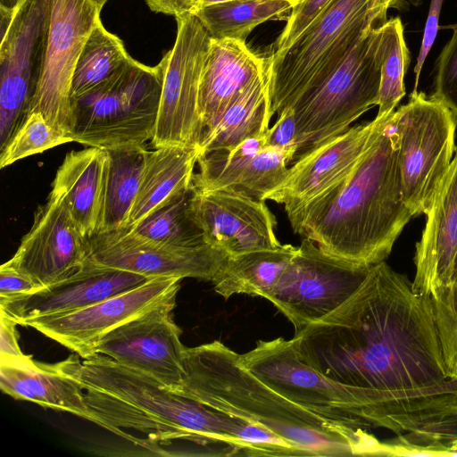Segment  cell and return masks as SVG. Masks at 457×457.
<instances>
[{
	"label": "cell",
	"instance_id": "7a4b0ae2",
	"mask_svg": "<svg viewBox=\"0 0 457 457\" xmlns=\"http://www.w3.org/2000/svg\"><path fill=\"white\" fill-rule=\"evenodd\" d=\"M79 358L72 354L54 365L83 388L91 422L136 443L138 439L123 429L154 441H188L211 456L239 454L228 436L234 416L183 396L108 356Z\"/></svg>",
	"mask_w": 457,
	"mask_h": 457
},
{
	"label": "cell",
	"instance_id": "30bf717a",
	"mask_svg": "<svg viewBox=\"0 0 457 457\" xmlns=\"http://www.w3.org/2000/svg\"><path fill=\"white\" fill-rule=\"evenodd\" d=\"M371 267L330 255L303 237L295 254L265 298L298 332L349 299Z\"/></svg>",
	"mask_w": 457,
	"mask_h": 457
},
{
	"label": "cell",
	"instance_id": "c3c4849f",
	"mask_svg": "<svg viewBox=\"0 0 457 457\" xmlns=\"http://www.w3.org/2000/svg\"><path fill=\"white\" fill-rule=\"evenodd\" d=\"M456 280H457V256H456V259H455V262H454V267H453V273L452 282L453 281H456Z\"/></svg>",
	"mask_w": 457,
	"mask_h": 457
},
{
	"label": "cell",
	"instance_id": "9c48e42d",
	"mask_svg": "<svg viewBox=\"0 0 457 457\" xmlns=\"http://www.w3.org/2000/svg\"><path fill=\"white\" fill-rule=\"evenodd\" d=\"M457 116L445 104L413 90L395 111L403 195L413 217L425 213L453 159Z\"/></svg>",
	"mask_w": 457,
	"mask_h": 457
},
{
	"label": "cell",
	"instance_id": "bcb514c9",
	"mask_svg": "<svg viewBox=\"0 0 457 457\" xmlns=\"http://www.w3.org/2000/svg\"><path fill=\"white\" fill-rule=\"evenodd\" d=\"M229 1H233V0H200L197 10L199 8H202L204 6L212 5V4H220V3H226V2H229Z\"/></svg>",
	"mask_w": 457,
	"mask_h": 457
},
{
	"label": "cell",
	"instance_id": "74e56055",
	"mask_svg": "<svg viewBox=\"0 0 457 457\" xmlns=\"http://www.w3.org/2000/svg\"><path fill=\"white\" fill-rule=\"evenodd\" d=\"M453 36L442 49L436 65L432 97L448 107L457 116V24Z\"/></svg>",
	"mask_w": 457,
	"mask_h": 457
},
{
	"label": "cell",
	"instance_id": "d6986e66",
	"mask_svg": "<svg viewBox=\"0 0 457 457\" xmlns=\"http://www.w3.org/2000/svg\"><path fill=\"white\" fill-rule=\"evenodd\" d=\"M191 208L206 242L228 256L282 245L276 217L263 200L228 189L194 187Z\"/></svg>",
	"mask_w": 457,
	"mask_h": 457
},
{
	"label": "cell",
	"instance_id": "8992f818",
	"mask_svg": "<svg viewBox=\"0 0 457 457\" xmlns=\"http://www.w3.org/2000/svg\"><path fill=\"white\" fill-rule=\"evenodd\" d=\"M239 359L266 385L338 430L357 455L384 456V442L370 432L373 428L370 388L349 386L326 378L301 361L291 339L258 341Z\"/></svg>",
	"mask_w": 457,
	"mask_h": 457
},
{
	"label": "cell",
	"instance_id": "4dcf8cb0",
	"mask_svg": "<svg viewBox=\"0 0 457 457\" xmlns=\"http://www.w3.org/2000/svg\"><path fill=\"white\" fill-rule=\"evenodd\" d=\"M193 193L192 184L188 189L129 229L154 242L178 248L211 245L194 217L191 208Z\"/></svg>",
	"mask_w": 457,
	"mask_h": 457
},
{
	"label": "cell",
	"instance_id": "7bdbcfd3",
	"mask_svg": "<svg viewBox=\"0 0 457 457\" xmlns=\"http://www.w3.org/2000/svg\"><path fill=\"white\" fill-rule=\"evenodd\" d=\"M17 323L1 312V360H15L27 356L18 344Z\"/></svg>",
	"mask_w": 457,
	"mask_h": 457
},
{
	"label": "cell",
	"instance_id": "836d02e7",
	"mask_svg": "<svg viewBox=\"0 0 457 457\" xmlns=\"http://www.w3.org/2000/svg\"><path fill=\"white\" fill-rule=\"evenodd\" d=\"M384 448V456H457V414L397 435Z\"/></svg>",
	"mask_w": 457,
	"mask_h": 457
},
{
	"label": "cell",
	"instance_id": "2e32d148",
	"mask_svg": "<svg viewBox=\"0 0 457 457\" xmlns=\"http://www.w3.org/2000/svg\"><path fill=\"white\" fill-rule=\"evenodd\" d=\"M86 239V262L148 278H193L212 281L227 254L212 245L178 248L140 237L127 228Z\"/></svg>",
	"mask_w": 457,
	"mask_h": 457
},
{
	"label": "cell",
	"instance_id": "e575fe53",
	"mask_svg": "<svg viewBox=\"0 0 457 457\" xmlns=\"http://www.w3.org/2000/svg\"><path fill=\"white\" fill-rule=\"evenodd\" d=\"M68 142L71 137L51 126L40 112H30L0 150V168Z\"/></svg>",
	"mask_w": 457,
	"mask_h": 457
},
{
	"label": "cell",
	"instance_id": "ac0fdd59",
	"mask_svg": "<svg viewBox=\"0 0 457 457\" xmlns=\"http://www.w3.org/2000/svg\"><path fill=\"white\" fill-rule=\"evenodd\" d=\"M86 262V239L68 207L51 192L35 212L29 231L12 257L4 264L46 287L81 270Z\"/></svg>",
	"mask_w": 457,
	"mask_h": 457
},
{
	"label": "cell",
	"instance_id": "ffe728a7",
	"mask_svg": "<svg viewBox=\"0 0 457 457\" xmlns=\"http://www.w3.org/2000/svg\"><path fill=\"white\" fill-rule=\"evenodd\" d=\"M294 153L266 145L265 132L236 146L199 154L196 189H228L265 201L286 178Z\"/></svg>",
	"mask_w": 457,
	"mask_h": 457
},
{
	"label": "cell",
	"instance_id": "4fadbf2b",
	"mask_svg": "<svg viewBox=\"0 0 457 457\" xmlns=\"http://www.w3.org/2000/svg\"><path fill=\"white\" fill-rule=\"evenodd\" d=\"M394 113L350 127L299 156L265 201L283 204L291 220L349 175L370 145L391 125Z\"/></svg>",
	"mask_w": 457,
	"mask_h": 457
},
{
	"label": "cell",
	"instance_id": "6da1fadb",
	"mask_svg": "<svg viewBox=\"0 0 457 457\" xmlns=\"http://www.w3.org/2000/svg\"><path fill=\"white\" fill-rule=\"evenodd\" d=\"M304 363L340 384L371 389L427 386L448 378L430 297L386 262L371 267L343 304L295 332Z\"/></svg>",
	"mask_w": 457,
	"mask_h": 457
},
{
	"label": "cell",
	"instance_id": "7dc6e473",
	"mask_svg": "<svg viewBox=\"0 0 457 457\" xmlns=\"http://www.w3.org/2000/svg\"><path fill=\"white\" fill-rule=\"evenodd\" d=\"M96 8L101 12L104 4L107 3L108 0H90Z\"/></svg>",
	"mask_w": 457,
	"mask_h": 457
},
{
	"label": "cell",
	"instance_id": "44dd1931",
	"mask_svg": "<svg viewBox=\"0 0 457 457\" xmlns=\"http://www.w3.org/2000/svg\"><path fill=\"white\" fill-rule=\"evenodd\" d=\"M154 278L85 262L81 270L30 294L0 300L1 312L21 325L24 320L80 310L135 289Z\"/></svg>",
	"mask_w": 457,
	"mask_h": 457
},
{
	"label": "cell",
	"instance_id": "8d00e7d4",
	"mask_svg": "<svg viewBox=\"0 0 457 457\" xmlns=\"http://www.w3.org/2000/svg\"><path fill=\"white\" fill-rule=\"evenodd\" d=\"M448 378H457V280L430 297Z\"/></svg>",
	"mask_w": 457,
	"mask_h": 457
},
{
	"label": "cell",
	"instance_id": "83f0119b",
	"mask_svg": "<svg viewBox=\"0 0 457 457\" xmlns=\"http://www.w3.org/2000/svg\"><path fill=\"white\" fill-rule=\"evenodd\" d=\"M297 251V246L282 245L276 249L227 256L212 282L225 299L245 294L266 297Z\"/></svg>",
	"mask_w": 457,
	"mask_h": 457
},
{
	"label": "cell",
	"instance_id": "52a82bcc",
	"mask_svg": "<svg viewBox=\"0 0 457 457\" xmlns=\"http://www.w3.org/2000/svg\"><path fill=\"white\" fill-rule=\"evenodd\" d=\"M162 70L132 58L112 76L71 99V142L103 150L143 147L152 139Z\"/></svg>",
	"mask_w": 457,
	"mask_h": 457
},
{
	"label": "cell",
	"instance_id": "603a6c76",
	"mask_svg": "<svg viewBox=\"0 0 457 457\" xmlns=\"http://www.w3.org/2000/svg\"><path fill=\"white\" fill-rule=\"evenodd\" d=\"M267 61L245 41L212 38L199 87V114L204 129L212 126L244 89L266 73Z\"/></svg>",
	"mask_w": 457,
	"mask_h": 457
},
{
	"label": "cell",
	"instance_id": "8fae6325",
	"mask_svg": "<svg viewBox=\"0 0 457 457\" xmlns=\"http://www.w3.org/2000/svg\"><path fill=\"white\" fill-rule=\"evenodd\" d=\"M177 36L173 47L159 62L162 87L154 148L198 146L203 127L199 114V87L212 37L196 16L176 18Z\"/></svg>",
	"mask_w": 457,
	"mask_h": 457
},
{
	"label": "cell",
	"instance_id": "681fc988",
	"mask_svg": "<svg viewBox=\"0 0 457 457\" xmlns=\"http://www.w3.org/2000/svg\"><path fill=\"white\" fill-rule=\"evenodd\" d=\"M287 1H288V2L292 3V4H294V6H295V4H297L301 0H287Z\"/></svg>",
	"mask_w": 457,
	"mask_h": 457
},
{
	"label": "cell",
	"instance_id": "f35d334b",
	"mask_svg": "<svg viewBox=\"0 0 457 457\" xmlns=\"http://www.w3.org/2000/svg\"><path fill=\"white\" fill-rule=\"evenodd\" d=\"M333 0H301L287 20L285 29L276 41V51L287 48Z\"/></svg>",
	"mask_w": 457,
	"mask_h": 457
},
{
	"label": "cell",
	"instance_id": "f1b7e54d",
	"mask_svg": "<svg viewBox=\"0 0 457 457\" xmlns=\"http://www.w3.org/2000/svg\"><path fill=\"white\" fill-rule=\"evenodd\" d=\"M105 151V179L97 233L126 227L148 152L146 146Z\"/></svg>",
	"mask_w": 457,
	"mask_h": 457
},
{
	"label": "cell",
	"instance_id": "d6a6232c",
	"mask_svg": "<svg viewBox=\"0 0 457 457\" xmlns=\"http://www.w3.org/2000/svg\"><path fill=\"white\" fill-rule=\"evenodd\" d=\"M380 87L377 117L392 114L405 95L404 75L410 64V53L399 17L387 20L381 26Z\"/></svg>",
	"mask_w": 457,
	"mask_h": 457
},
{
	"label": "cell",
	"instance_id": "ab89813d",
	"mask_svg": "<svg viewBox=\"0 0 457 457\" xmlns=\"http://www.w3.org/2000/svg\"><path fill=\"white\" fill-rule=\"evenodd\" d=\"M296 139L297 127L295 112L292 107H288L277 115L275 123L265 132V143L268 146L290 151L295 157Z\"/></svg>",
	"mask_w": 457,
	"mask_h": 457
},
{
	"label": "cell",
	"instance_id": "4316f807",
	"mask_svg": "<svg viewBox=\"0 0 457 457\" xmlns=\"http://www.w3.org/2000/svg\"><path fill=\"white\" fill-rule=\"evenodd\" d=\"M272 118L267 72L244 89L216 121L204 130L199 154L228 149L264 133Z\"/></svg>",
	"mask_w": 457,
	"mask_h": 457
},
{
	"label": "cell",
	"instance_id": "cb8c5ba5",
	"mask_svg": "<svg viewBox=\"0 0 457 457\" xmlns=\"http://www.w3.org/2000/svg\"><path fill=\"white\" fill-rule=\"evenodd\" d=\"M0 387L16 400L33 402L44 408L67 411L90 421L83 388L54 364L38 363L29 355L21 359L1 360Z\"/></svg>",
	"mask_w": 457,
	"mask_h": 457
},
{
	"label": "cell",
	"instance_id": "5bb4252c",
	"mask_svg": "<svg viewBox=\"0 0 457 457\" xmlns=\"http://www.w3.org/2000/svg\"><path fill=\"white\" fill-rule=\"evenodd\" d=\"M100 12L90 0H54L46 58L29 112H40L51 126L69 137L72 77Z\"/></svg>",
	"mask_w": 457,
	"mask_h": 457
},
{
	"label": "cell",
	"instance_id": "277c9868",
	"mask_svg": "<svg viewBox=\"0 0 457 457\" xmlns=\"http://www.w3.org/2000/svg\"><path fill=\"white\" fill-rule=\"evenodd\" d=\"M178 394L219 411L262 425L304 456L357 455L352 443L316 414L281 395L220 341L186 347Z\"/></svg>",
	"mask_w": 457,
	"mask_h": 457
},
{
	"label": "cell",
	"instance_id": "d590c367",
	"mask_svg": "<svg viewBox=\"0 0 457 457\" xmlns=\"http://www.w3.org/2000/svg\"><path fill=\"white\" fill-rule=\"evenodd\" d=\"M228 436L244 456H304L303 452L275 432L235 416Z\"/></svg>",
	"mask_w": 457,
	"mask_h": 457
},
{
	"label": "cell",
	"instance_id": "7c38bea8",
	"mask_svg": "<svg viewBox=\"0 0 457 457\" xmlns=\"http://www.w3.org/2000/svg\"><path fill=\"white\" fill-rule=\"evenodd\" d=\"M54 0H20L0 43V150L29 111L46 58Z\"/></svg>",
	"mask_w": 457,
	"mask_h": 457
},
{
	"label": "cell",
	"instance_id": "f546056e",
	"mask_svg": "<svg viewBox=\"0 0 457 457\" xmlns=\"http://www.w3.org/2000/svg\"><path fill=\"white\" fill-rule=\"evenodd\" d=\"M294 4L287 0H233L199 8L194 13L214 39L245 41L270 20H284Z\"/></svg>",
	"mask_w": 457,
	"mask_h": 457
},
{
	"label": "cell",
	"instance_id": "60d3db41",
	"mask_svg": "<svg viewBox=\"0 0 457 457\" xmlns=\"http://www.w3.org/2000/svg\"><path fill=\"white\" fill-rule=\"evenodd\" d=\"M42 288L29 278L17 270L5 266L0 267V300H5L27 294Z\"/></svg>",
	"mask_w": 457,
	"mask_h": 457
},
{
	"label": "cell",
	"instance_id": "ee69618b",
	"mask_svg": "<svg viewBox=\"0 0 457 457\" xmlns=\"http://www.w3.org/2000/svg\"><path fill=\"white\" fill-rule=\"evenodd\" d=\"M145 2L153 12L177 18L188 14L194 15L200 0H145Z\"/></svg>",
	"mask_w": 457,
	"mask_h": 457
},
{
	"label": "cell",
	"instance_id": "5b68a950",
	"mask_svg": "<svg viewBox=\"0 0 457 457\" xmlns=\"http://www.w3.org/2000/svg\"><path fill=\"white\" fill-rule=\"evenodd\" d=\"M403 0H333L286 49L267 61L270 112L292 107L319 85L369 30L381 27Z\"/></svg>",
	"mask_w": 457,
	"mask_h": 457
},
{
	"label": "cell",
	"instance_id": "1f68e13d",
	"mask_svg": "<svg viewBox=\"0 0 457 457\" xmlns=\"http://www.w3.org/2000/svg\"><path fill=\"white\" fill-rule=\"evenodd\" d=\"M131 59L121 39L108 31L99 18L77 61L71 82V99L112 76Z\"/></svg>",
	"mask_w": 457,
	"mask_h": 457
},
{
	"label": "cell",
	"instance_id": "3957f363",
	"mask_svg": "<svg viewBox=\"0 0 457 457\" xmlns=\"http://www.w3.org/2000/svg\"><path fill=\"white\" fill-rule=\"evenodd\" d=\"M392 123L343 181L289 220L295 234L337 258L368 266L385 262L413 217L403 195Z\"/></svg>",
	"mask_w": 457,
	"mask_h": 457
},
{
	"label": "cell",
	"instance_id": "b9f144b4",
	"mask_svg": "<svg viewBox=\"0 0 457 457\" xmlns=\"http://www.w3.org/2000/svg\"><path fill=\"white\" fill-rule=\"evenodd\" d=\"M444 0H431L429 5V11L428 14V18L426 21L423 37L421 41V46L420 49V53L417 58V62L414 67L415 73V86L414 90H417L420 75L426 60L427 55L428 54L434 41L436 39L437 30H438V21L441 12V6L443 4Z\"/></svg>",
	"mask_w": 457,
	"mask_h": 457
},
{
	"label": "cell",
	"instance_id": "f6af8a7d",
	"mask_svg": "<svg viewBox=\"0 0 457 457\" xmlns=\"http://www.w3.org/2000/svg\"><path fill=\"white\" fill-rule=\"evenodd\" d=\"M19 3L20 0H0V10L5 12H13Z\"/></svg>",
	"mask_w": 457,
	"mask_h": 457
},
{
	"label": "cell",
	"instance_id": "e0dca14e",
	"mask_svg": "<svg viewBox=\"0 0 457 457\" xmlns=\"http://www.w3.org/2000/svg\"><path fill=\"white\" fill-rule=\"evenodd\" d=\"M179 278H154L126 293L74 312L24 320L31 327L77 353L82 359L96 354V348L109 331L177 295Z\"/></svg>",
	"mask_w": 457,
	"mask_h": 457
},
{
	"label": "cell",
	"instance_id": "d4e9b609",
	"mask_svg": "<svg viewBox=\"0 0 457 457\" xmlns=\"http://www.w3.org/2000/svg\"><path fill=\"white\" fill-rule=\"evenodd\" d=\"M106 161V151L97 147L69 152L52 184L51 192L64 201L84 238L99 228Z\"/></svg>",
	"mask_w": 457,
	"mask_h": 457
},
{
	"label": "cell",
	"instance_id": "484cf974",
	"mask_svg": "<svg viewBox=\"0 0 457 457\" xmlns=\"http://www.w3.org/2000/svg\"><path fill=\"white\" fill-rule=\"evenodd\" d=\"M197 146L169 145L148 150L139 188L126 227L132 228L192 186Z\"/></svg>",
	"mask_w": 457,
	"mask_h": 457
},
{
	"label": "cell",
	"instance_id": "9a60e30c",
	"mask_svg": "<svg viewBox=\"0 0 457 457\" xmlns=\"http://www.w3.org/2000/svg\"><path fill=\"white\" fill-rule=\"evenodd\" d=\"M176 297L170 296L106 333L96 348V354L152 376L178 393L186 346L172 316Z\"/></svg>",
	"mask_w": 457,
	"mask_h": 457
},
{
	"label": "cell",
	"instance_id": "ba28073f",
	"mask_svg": "<svg viewBox=\"0 0 457 457\" xmlns=\"http://www.w3.org/2000/svg\"><path fill=\"white\" fill-rule=\"evenodd\" d=\"M380 37L381 27L366 32L325 79L293 104L297 127L295 160L345 132L378 104Z\"/></svg>",
	"mask_w": 457,
	"mask_h": 457
},
{
	"label": "cell",
	"instance_id": "7402d4cb",
	"mask_svg": "<svg viewBox=\"0 0 457 457\" xmlns=\"http://www.w3.org/2000/svg\"><path fill=\"white\" fill-rule=\"evenodd\" d=\"M424 214L425 227L416 244L412 287L420 295L435 297L452 282L457 256V147Z\"/></svg>",
	"mask_w": 457,
	"mask_h": 457
}]
</instances>
